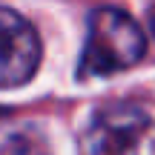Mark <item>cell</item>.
<instances>
[{
    "label": "cell",
    "instance_id": "1",
    "mask_svg": "<svg viewBox=\"0 0 155 155\" xmlns=\"http://www.w3.org/2000/svg\"><path fill=\"white\" fill-rule=\"evenodd\" d=\"M81 155H155V101L127 98L89 118Z\"/></svg>",
    "mask_w": 155,
    "mask_h": 155
},
{
    "label": "cell",
    "instance_id": "2",
    "mask_svg": "<svg viewBox=\"0 0 155 155\" xmlns=\"http://www.w3.org/2000/svg\"><path fill=\"white\" fill-rule=\"evenodd\" d=\"M147 40L141 26L121 9H95L86 23V40L78 75L81 78H106L121 69H129L144 58Z\"/></svg>",
    "mask_w": 155,
    "mask_h": 155
},
{
    "label": "cell",
    "instance_id": "3",
    "mask_svg": "<svg viewBox=\"0 0 155 155\" xmlns=\"http://www.w3.org/2000/svg\"><path fill=\"white\" fill-rule=\"evenodd\" d=\"M40 66V38L17 12L0 6V89H15L32 81Z\"/></svg>",
    "mask_w": 155,
    "mask_h": 155
},
{
    "label": "cell",
    "instance_id": "4",
    "mask_svg": "<svg viewBox=\"0 0 155 155\" xmlns=\"http://www.w3.org/2000/svg\"><path fill=\"white\" fill-rule=\"evenodd\" d=\"M0 155H52V150L38 127L12 124L0 129Z\"/></svg>",
    "mask_w": 155,
    "mask_h": 155
},
{
    "label": "cell",
    "instance_id": "5",
    "mask_svg": "<svg viewBox=\"0 0 155 155\" xmlns=\"http://www.w3.org/2000/svg\"><path fill=\"white\" fill-rule=\"evenodd\" d=\"M150 29H152V35H155V12L150 15Z\"/></svg>",
    "mask_w": 155,
    "mask_h": 155
}]
</instances>
